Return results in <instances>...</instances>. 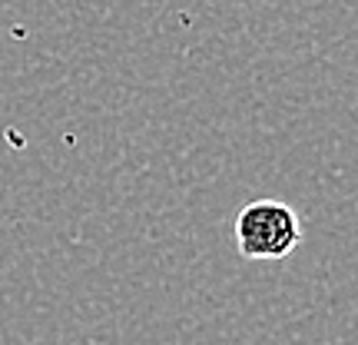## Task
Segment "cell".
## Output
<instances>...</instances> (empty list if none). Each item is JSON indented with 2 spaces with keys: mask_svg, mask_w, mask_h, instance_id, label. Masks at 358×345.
<instances>
[{
  "mask_svg": "<svg viewBox=\"0 0 358 345\" xmlns=\"http://www.w3.org/2000/svg\"><path fill=\"white\" fill-rule=\"evenodd\" d=\"M232 239H236L239 256L252 259V262H279V259L292 256L295 246L302 243V223L292 206L279 203V199H256L239 209Z\"/></svg>",
  "mask_w": 358,
  "mask_h": 345,
  "instance_id": "cell-1",
  "label": "cell"
}]
</instances>
